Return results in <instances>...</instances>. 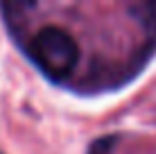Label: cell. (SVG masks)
Listing matches in <instances>:
<instances>
[{
    "label": "cell",
    "mask_w": 156,
    "mask_h": 154,
    "mask_svg": "<svg viewBox=\"0 0 156 154\" xmlns=\"http://www.w3.org/2000/svg\"><path fill=\"white\" fill-rule=\"evenodd\" d=\"M27 55L48 79L66 84L79 63V45L66 27L43 25L32 34Z\"/></svg>",
    "instance_id": "1"
},
{
    "label": "cell",
    "mask_w": 156,
    "mask_h": 154,
    "mask_svg": "<svg viewBox=\"0 0 156 154\" xmlns=\"http://www.w3.org/2000/svg\"><path fill=\"white\" fill-rule=\"evenodd\" d=\"M129 12L140 20V25L147 30V34L156 39V2H138V5H131Z\"/></svg>",
    "instance_id": "2"
},
{
    "label": "cell",
    "mask_w": 156,
    "mask_h": 154,
    "mask_svg": "<svg viewBox=\"0 0 156 154\" xmlns=\"http://www.w3.org/2000/svg\"><path fill=\"white\" fill-rule=\"evenodd\" d=\"M115 136H102L90 145L88 154H115Z\"/></svg>",
    "instance_id": "3"
},
{
    "label": "cell",
    "mask_w": 156,
    "mask_h": 154,
    "mask_svg": "<svg viewBox=\"0 0 156 154\" xmlns=\"http://www.w3.org/2000/svg\"><path fill=\"white\" fill-rule=\"evenodd\" d=\"M0 154H2V152H0Z\"/></svg>",
    "instance_id": "4"
}]
</instances>
